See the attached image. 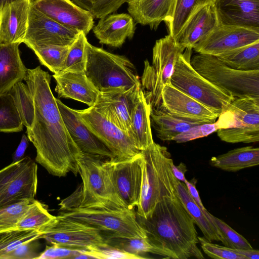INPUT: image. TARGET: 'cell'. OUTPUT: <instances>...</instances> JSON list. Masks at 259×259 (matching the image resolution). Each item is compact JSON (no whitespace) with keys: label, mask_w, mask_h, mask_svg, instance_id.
I'll list each match as a JSON object with an SVG mask.
<instances>
[{"label":"cell","mask_w":259,"mask_h":259,"mask_svg":"<svg viewBox=\"0 0 259 259\" xmlns=\"http://www.w3.org/2000/svg\"><path fill=\"white\" fill-rule=\"evenodd\" d=\"M43 15L31 6L28 27L23 42L32 46H71L79 33Z\"/></svg>","instance_id":"e0dca14e"},{"label":"cell","mask_w":259,"mask_h":259,"mask_svg":"<svg viewBox=\"0 0 259 259\" xmlns=\"http://www.w3.org/2000/svg\"><path fill=\"white\" fill-rule=\"evenodd\" d=\"M80 8L88 11L94 18L101 19L116 12L128 0H72Z\"/></svg>","instance_id":"7bdbcfd3"},{"label":"cell","mask_w":259,"mask_h":259,"mask_svg":"<svg viewBox=\"0 0 259 259\" xmlns=\"http://www.w3.org/2000/svg\"><path fill=\"white\" fill-rule=\"evenodd\" d=\"M218 136L230 143L259 141V99L235 98L215 121Z\"/></svg>","instance_id":"9c48e42d"},{"label":"cell","mask_w":259,"mask_h":259,"mask_svg":"<svg viewBox=\"0 0 259 259\" xmlns=\"http://www.w3.org/2000/svg\"><path fill=\"white\" fill-rule=\"evenodd\" d=\"M9 93L13 98L23 125L26 129L30 128L34 118V105L32 95L27 85L19 81Z\"/></svg>","instance_id":"e575fe53"},{"label":"cell","mask_w":259,"mask_h":259,"mask_svg":"<svg viewBox=\"0 0 259 259\" xmlns=\"http://www.w3.org/2000/svg\"><path fill=\"white\" fill-rule=\"evenodd\" d=\"M37 166L26 156L0 170V207L34 199L37 186Z\"/></svg>","instance_id":"8fae6325"},{"label":"cell","mask_w":259,"mask_h":259,"mask_svg":"<svg viewBox=\"0 0 259 259\" xmlns=\"http://www.w3.org/2000/svg\"><path fill=\"white\" fill-rule=\"evenodd\" d=\"M161 107L176 117L203 123H214L220 115L171 83L162 89Z\"/></svg>","instance_id":"d6986e66"},{"label":"cell","mask_w":259,"mask_h":259,"mask_svg":"<svg viewBox=\"0 0 259 259\" xmlns=\"http://www.w3.org/2000/svg\"><path fill=\"white\" fill-rule=\"evenodd\" d=\"M55 218L43 204L35 199L17 223L15 229L38 230Z\"/></svg>","instance_id":"74e56055"},{"label":"cell","mask_w":259,"mask_h":259,"mask_svg":"<svg viewBox=\"0 0 259 259\" xmlns=\"http://www.w3.org/2000/svg\"><path fill=\"white\" fill-rule=\"evenodd\" d=\"M40 232L34 230H18L0 232V258L24 243L39 239Z\"/></svg>","instance_id":"f35d334b"},{"label":"cell","mask_w":259,"mask_h":259,"mask_svg":"<svg viewBox=\"0 0 259 259\" xmlns=\"http://www.w3.org/2000/svg\"><path fill=\"white\" fill-rule=\"evenodd\" d=\"M58 214L113 235L127 237L146 238L145 231L137 220L135 209L74 208L60 211Z\"/></svg>","instance_id":"30bf717a"},{"label":"cell","mask_w":259,"mask_h":259,"mask_svg":"<svg viewBox=\"0 0 259 259\" xmlns=\"http://www.w3.org/2000/svg\"><path fill=\"white\" fill-rule=\"evenodd\" d=\"M101 232L105 243L126 252L139 256L147 252L157 254L156 250L146 238L127 237Z\"/></svg>","instance_id":"d590c367"},{"label":"cell","mask_w":259,"mask_h":259,"mask_svg":"<svg viewBox=\"0 0 259 259\" xmlns=\"http://www.w3.org/2000/svg\"><path fill=\"white\" fill-rule=\"evenodd\" d=\"M190 63L201 75L232 97L259 99V70L235 69L217 56L200 53L193 56Z\"/></svg>","instance_id":"8992f818"},{"label":"cell","mask_w":259,"mask_h":259,"mask_svg":"<svg viewBox=\"0 0 259 259\" xmlns=\"http://www.w3.org/2000/svg\"><path fill=\"white\" fill-rule=\"evenodd\" d=\"M203 252L209 257L215 259H247L233 251L231 248L212 243L205 238L198 236Z\"/></svg>","instance_id":"f6af8a7d"},{"label":"cell","mask_w":259,"mask_h":259,"mask_svg":"<svg viewBox=\"0 0 259 259\" xmlns=\"http://www.w3.org/2000/svg\"><path fill=\"white\" fill-rule=\"evenodd\" d=\"M51 75L40 66L27 69L24 80L33 99L34 118L27 136L36 150L35 161L50 174H78L82 155L70 135L50 88Z\"/></svg>","instance_id":"6da1fadb"},{"label":"cell","mask_w":259,"mask_h":259,"mask_svg":"<svg viewBox=\"0 0 259 259\" xmlns=\"http://www.w3.org/2000/svg\"><path fill=\"white\" fill-rule=\"evenodd\" d=\"M86 251L96 259H140L144 257L126 252L106 243L89 247Z\"/></svg>","instance_id":"ee69618b"},{"label":"cell","mask_w":259,"mask_h":259,"mask_svg":"<svg viewBox=\"0 0 259 259\" xmlns=\"http://www.w3.org/2000/svg\"><path fill=\"white\" fill-rule=\"evenodd\" d=\"M209 163L212 166L232 172L256 166L259 164V148L250 146L236 148L212 157Z\"/></svg>","instance_id":"f1b7e54d"},{"label":"cell","mask_w":259,"mask_h":259,"mask_svg":"<svg viewBox=\"0 0 259 259\" xmlns=\"http://www.w3.org/2000/svg\"><path fill=\"white\" fill-rule=\"evenodd\" d=\"M204 213L217 227L223 239L222 243L225 246L236 249L253 248L250 243L243 236L233 229L225 222L213 215L207 210Z\"/></svg>","instance_id":"b9f144b4"},{"label":"cell","mask_w":259,"mask_h":259,"mask_svg":"<svg viewBox=\"0 0 259 259\" xmlns=\"http://www.w3.org/2000/svg\"><path fill=\"white\" fill-rule=\"evenodd\" d=\"M84 73L99 93L115 88L128 89L141 84L134 64L125 56L85 45Z\"/></svg>","instance_id":"5b68a950"},{"label":"cell","mask_w":259,"mask_h":259,"mask_svg":"<svg viewBox=\"0 0 259 259\" xmlns=\"http://www.w3.org/2000/svg\"><path fill=\"white\" fill-rule=\"evenodd\" d=\"M141 155L123 159H108L103 163L107 168L115 189L127 207L135 209L141 196L142 187Z\"/></svg>","instance_id":"9a60e30c"},{"label":"cell","mask_w":259,"mask_h":259,"mask_svg":"<svg viewBox=\"0 0 259 259\" xmlns=\"http://www.w3.org/2000/svg\"><path fill=\"white\" fill-rule=\"evenodd\" d=\"M59 98L73 99L91 107L100 93L87 77L84 71L61 72L53 75Z\"/></svg>","instance_id":"603a6c76"},{"label":"cell","mask_w":259,"mask_h":259,"mask_svg":"<svg viewBox=\"0 0 259 259\" xmlns=\"http://www.w3.org/2000/svg\"><path fill=\"white\" fill-rule=\"evenodd\" d=\"M150 113V106L143 95L133 111L131 121V138L140 151L147 149L154 143Z\"/></svg>","instance_id":"f546056e"},{"label":"cell","mask_w":259,"mask_h":259,"mask_svg":"<svg viewBox=\"0 0 259 259\" xmlns=\"http://www.w3.org/2000/svg\"><path fill=\"white\" fill-rule=\"evenodd\" d=\"M150 119L157 137L163 141H172L180 133L194 126L206 123L176 117L162 107L150 110Z\"/></svg>","instance_id":"83f0119b"},{"label":"cell","mask_w":259,"mask_h":259,"mask_svg":"<svg viewBox=\"0 0 259 259\" xmlns=\"http://www.w3.org/2000/svg\"><path fill=\"white\" fill-rule=\"evenodd\" d=\"M222 25L259 28V0H214Z\"/></svg>","instance_id":"7402d4cb"},{"label":"cell","mask_w":259,"mask_h":259,"mask_svg":"<svg viewBox=\"0 0 259 259\" xmlns=\"http://www.w3.org/2000/svg\"><path fill=\"white\" fill-rule=\"evenodd\" d=\"M178 197L185 208L202 232L204 238L209 242L221 241L223 239L215 225L197 205L189 194L184 183L178 182L177 187Z\"/></svg>","instance_id":"4dcf8cb0"},{"label":"cell","mask_w":259,"mask_h":259,"mask_svg":"<svg viewBox=\"0 0 259 259\" xmlns=\"http://www.w3.org/2000/svg\"><path fill=\"white\" fill-rule=\"evenodd\" d=\"M185 49L167 34L155 41L152 50V64L144 61L141 84L145 99L151 109L161 107V93L164 86L170 83L176 63Z\"/></svg>","instance_id":"52a82bcc"},{"label":"cell","mask_w":259,"mask_h":259,"mask_svg":"<svg viewBox=\"0 0 259 259\" xmlns=\"http://www.w3.org/2000/svg\"><path fill=\"white\" fill-rule=\"evenodd\" d=\"M88 128L108 147L117 159L132 157L139 151L131 138L109 119L95 105L77 110Z\"/></svg>","instance_id":"4fadbf2b"},{"label":"cell","mask_w":259,"mask_h":259,"mask_svg":"<svg viewBox=\"0 0 259 259\" xmlns=\"http://www.w3.org/2000/svg\"><path fill=\"white\" fill-rule=\"evenodd\" d=\"M135 30V22L127 13L109 14L93 28L100 44L115 48L122 46L127 38L132 39Z\"/></svg>","instance_id":"cb8c5ba5"},{"label":"cell","mask_w":259,"mask_h":259,"mask_svg":"<svg viewBox=\"0 0 259 259\" xmlns=\"http://www.w3.org/2000/svg\"><path fill=\"white\" fill-rule=\"evenodd\" d=\"M218 129L215 122L206 123L194 126L176 136L172 140L178 143H185L196 139L206 137Z\"/></svg>","instance_id":"bcb514c9"},{"label":"cell","mask_w":259,"mask_h":259,"mask_svg":"<svg viewBox=\"0 0 259 259\" xmlns=\"http://www.w3.org/2000/svg\"><path fill=\"white\" fill-rule=\"evenodd\" d=\"M38 231L39 239L71 248L87 249L105 243L98 228L59 214Z\"/></svg>","instance_id":"7c38bea8"},{"label":"cell","mask_w":259,"mask_h":259,"mask_svg":"<svg viewBox=\"0 0 259 259\" xmlns=\"http://www.w3.org/2000/svg\"><path fill=\"white\" fill-rule=\"evenodd\" d=\"M192 50L187 48L180 55L170 83L220 115L235 98L213 84L193 68L190 63Z\"/></svg>","instance_id":"ba28073f"},{"label":"cell","mask_w":259,"mask_h":259,"mask_svg":"<svg viewBox=\"0 0 259 259\" xmlns=\"http://www.w3.org/2000/svg\"><path fill=\"white\" fill-rule=\"evenodd\" d=\"M87 41L86 35L83 32H80L76 39L70 46L63 68L61 72L84 71L85 50Z\"/></svg>","instance_id":"ab89813d"},{"label":"cell","mask_w":259,"mask_h":259,"mask_svg":"<svg viewBox=\"0 0 259 259\" xmlns=\"http://www.w3.org/2000/svg\"><path fill=\"white\" fill-rule=\"evenodd\" d=\"M23 126L11 95L9 92L0 94V132H19Z\"/></svg>","instance_id":"8d00e7d4"},{"label":"cell","mask_w":259,"mask_h":259,"mask_svg":"<svg viewBox=\"0 0 259 259\" xmlns=\"http://www.w3.org/2000/svg\"><path fill=\"white\" fill-rule=\"evenodd\" d=\"M143 95L141 84L128 89L112 88L100 93L95 105L131 138L132 115Z\"/></svg>","instance_id":"5bb4252c"},{"label":"cell","mask_w":259,"mask_h":259,"mask_svg":"<svg viewBox=\"0 0 259 259\" xmlns=\"http://www.w3.org/2000/svg\"><path fill=\"white\" fill-rule=\"evenodd\" d=\"M56 102L66 127L82 153L103 158H115L104 143L88 128L76 110L67 106L59 99H56Z\"/></svg>","instance_id":"ffe728a7"},{"label":"cell","mask_w":259,"mask_h":259,"mask_svg":"<svg viewBox=\"0 0 259 259\" xmlns=\"http://www.w3.org/2000/svg\"><path fill=\"white\" fill-rule=\"evenodd\" d=\"M32 240L22 244L13 250L7 253L4 259H28L36 258L39 255L35 251L34 241Z\"/></svg>","instance_id":"c3c4849f"},{"label":"cell","mask_w":259,"mask_h":259,"mask_svg":"<svg viewBox=\"0 0 259 259\" xmlns=\"http://www.w3.org/2000/svg\"><path fill=\"white\" fill-rule=\"evenodd\" d=\"M196 179L195 178H193L190 181L187 180L185 182V184L192 198L194 199L197 205L204 213L207 210L204 207L200 197L198 190L196 188Z\"/></svg>","instance_id":"681fc988"},{"label":"cell","mask_w":259,"mask_h":259,"mask_svg":"<svg viewBox=\"0 0 259 259\" xmlns=\"http://www.w3.org/2000/svg\"><path fill=\"white\" fill-rule=\"evenodd\" d=\"M17 0H0V9L1 8L8 3H10L13 1Z\"/></svg>","instance_id":"db71d44e"},{"label":"cell","mask_w":259,"mask_h":259,"mask_svg":"<svg viewBox=\"0 0 259 259\" xmlns=\"http://www.w3.org/2000/svg\"><path fill=\"white\" fill-rule=\"evenodd\" d=\"M140 153L142 187L136 212L147 218L159 201L165 198L178 197L177 187L179 181L173 174L174 162L166 147L154 142Z\"/></svg>","instance_id":"277c9868"},{"label":"cell","mask_w":259,"mask_h":259,"mask_svg":"<svg viewBox=\"0 0 259 259\" xmlns=\"http://www.w3.org/2000/svg\"><path fill=\"white\" fill-rule=\"evenodd\" d=\"M34 200H24L0 207V232L15 229L17 223Z\"/></svg>","instance_id":"60d3db41"},{"label":"cell","mask_w":259,"mask_h":259,"mask_svg":"<svg viewBox=\"0 0 259 259\" xmlns=\"http://www.w3.org/2000/svg\"><path fill=\"white\" fill-rule=\"evenodd\" d=\"M220 25L213 3L194 13L181 30L177 41L185 49H192Z\"/></svg>","instance_id":"d4e9b609"},{"label":"cell","mask_w":259,"mask_h":259,"mask_svg":"<svg viewBox=\"0 0 259 259\" xmlns=\"http://www.w3.org/2000/svg\"><path fill=\"white\" fill-rule=\"evenodd\" d=\"M31 0H17L0 9V44L23 42L28 27Z\"/></svg>","instance_id":"44dd1931"},{"label":"cell","mask_w":259,"mask_h":259,"mask_svg":"<svg viewBox=\"0 0 259 259\" xmlns=\"http://www.w3.org/2000/svg\"><path fill=\"white\" fill-rule=\"evenodd\" d=\"M84 250L69 248L53 244L47 246L44 251L36 257L37 259L74 258Z\"/></svg>","instance_id":"7dc6e473"},{"label":"cell","mask_w":259,"mask_h":259,"mask_svg":"<svg viewBox=\"0 0 259 259\" xmlns=\"http://www.w3.org/2000/svg\"><path fill=\"white\" fill-rule=\"evenodd\" d=\"M70 46L50 45L29 48L34 52L40 64L55 74L63 69Z\"/></svg>","instance_id":"836d02e7"},{"label":"cell","mask_w":259,"mask_h":259,"mask_svg":"<svg viewBox=\"0 0 259 259\" xmlns=\"http://www.w3.org/2000/svg\"><path fill=\"white\" fill-rule=\"evenodd\" d=\"M30 6L61 25L86 35L93 28L92 15L70 0H31Z\"/></svg>","instance_id":"ac0fdd59"},{"label":"cell","mask_w":259,"mask_h":259,"mask_svg":"<svg viewBox=\"0 0 259 259\" xmlns=\"http://www.w3.org/2000/svg\"><path fill=\"white\" fill-rule=\"evenodd\" d=\"M227 66L240 70H259V41L217 56Z\"/></svg>","instance_id":"d6a6232c"},{"label":"cell","mask_w":259,"mask_h":259,"mask_svg":"<svg viewBox=\"0 0 259 259\" xmlns=\"http://www.w3.org/2000/svg\"><path fill=\"white\" fill-rule=\"evenodd\" d=\"M136 215L157 255L173 259L204 258L197 245L194 221L178 197L159 201L147 218Z\"/></svg>","instance_id":"7a4b0ae2"},{"label":"cell","mask_w":259,"mask_h":259,"mask_svg":"<svg viewBox=\"0 0 259 259\" xmlns=\"http://www.w3.org/2000/svg\"><path fill=\"white\" fill-rule=\"evenodd\" d=\"M258 41L259 28L220 24L193 49L197 53L218 56Z\"/></svg>","instance_id":"2e32d148"},{"label":"cell","mask_w":259,"mask_h":259,"mask_svg":"<svg viewBox=\"0 0 259 259\" xmlns=\"http://www.w3.org/2000/svg\"><path fill=\"white\" fill-rule=\"evenodd\" d=\"M28 140L27 136L24 134L22 135L21 141L14 153L13 162L18 161L23 158L28 145Z\"/></svg>","instance_id":"f907efd6"},{"label":"cell","mask_w":259,"mask_h":259,"mask_svg":"<svg viewBox=\"0 0 259 259\" xmlns=\"http://www.w3.org/2000/svg\"><path fill=\"white\" fill-rule=\"evenodd\" d=\"M102 159L82 153L77 163L82 183L61 201L60 211L87 208L128 209L119 197Z\"/></svg>","instance_id":"3957f363"},{"label":"cell","mask_w":259,"mask_h":259,"mask_svg":"<svg viewBox=\"0 0 259 259\" xmlns=\"http://www.w3.org/2000/svg\"><path fill=\"white\" fill-rule=\"evenodd\" d=\"M20 44H0V94L9 92L26 76L27 68L21 59Z\"/></svg>","instance_id":"484cf974"},{"label":"cell","mask_w":259,"mask_h":259,"mask_svg":"<svg viewBox=\"0 0 259 259\" xmlns=\"http://www.w3.org/2000/svg\"><path fill=\"white\" fill-rule=\"evenodd\" d=\"M173 0H128L127 11L136 23L156 30L168 17Z\"/></svg>","instance_id":"4316f807"},{"label":"cell","mask_w":259,"mask_h":259,"mask_svg":"<svg viewBox=\"0 0 259 259\" xmlns=\"http://www.w3.org/2000/svg\"><path fill=\"white\" fill-rule=\"evenodd\" d=\"M214 0H173L168 17L164 21L168 34L176 40L183 28L198 10Z\"/></svg>","instance_id":"1f68e13d"},{"label":"cell","mask_w":259,"mask_h":259,"mask_svg":"<svg viewBox=\"0 0 259 259\" xmlns=\"http://www.w3.org/2000/svg\"><path fill=\"white\" fill-rule=\"evenodd\" d=\"M172 172L176 178L179 181L184 183L187 179L185 174L187 171V166L183 162H181L179 165H176L174 163L172 166Z\"/></svg>","instance_id":"816d5d0a"},{"label":"cell","mask_w":259,"mask_h":259,"mask_svg":"<svg viewBox=\"0 0 259 259\" xmlns=\"http://www.w3.org/2000/svg\"><path fill=\"white\" fill-rule=\"evenodd\" d=\"M235 252L245 256L247 259H258L259 251L252 249H236L231 248Z\"/></svg>","instance_id":"f5cc1de1"}]
</instances>
